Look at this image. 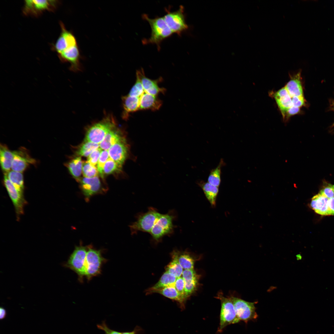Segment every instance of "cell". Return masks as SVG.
I'll list each match as a JSON object with an SVG mask.
<instances>
[{
  "mask_svg": "<svg viewBox=\"0 0 334 334\" xmlns=\"http://www.w3.org/2000/svg\"><path fill=\"white\" fill-rule=\"evenodd\" d=\"M273 96L283 118L287 111L293 107L292 98L285 87L274 94Z\"/></svg>",
  "mask_w": 334,
  "mask_h": 334,
  "instance_id": "ac0fdd59",
  "label": "cell"
},
{
  "mask_svg": "<svg viewBox=\"0 0 334 334\" xmlns=\"http://www.w3.org/2000/svg\"><path fill=\"white\" fill-rule=\"evenodd\" d=\"M182 275L184 280L194 279H199L200 277V276L197 274L194 269L184 270Z\"/></svg>",
  "mask_w": 334,
  "mask_h": 334,
  "instance_id": "b9f144b4",
  "label": "cell"
},
{
  "mask_svg": "<svg viewBox=\"0 0 334 334\" xmlns=\"http://www.w3.org/2000/svg\"><path fill=\"white\" fill-rule=\"evenodd\" d=\"M147 293L148 294L154 293H159L166 297L178 302L182 309L185 308V303L186 301L179 293L174 286H169L152 290L147 291Z\"/></svg>",
  "mask_w": 334,
  "mask_h": 334,
  "instance_id": "7402d4cb",
  "label": "cell"
},
{
  "mask_svg": "<svg viewBox=\"0 0 334 334\" xmlns=\"http://www.w3.org/2000/svg\"><path fill=\"white\" fill-rule=\"evenodd\" d=\"M14 157L13 152L9 149L5 144H1L0 147V161L2 169L4 174L11 169Z\"/></svg>",
  "mask_w": 334,
  "mask_h": 334,
  "instance_id": "cb8c5ba5",
  "label": "cell"
},
{
  "mask_svg": "<svg viewBox=\"0 0 334 334\" xmlns=\"http://www.w3.org/2000/svg\"><path fill=\"white\" fill-rule=\"evenodd\" d=\"M100 147L99 144L85 140L76 152L79 156L88 157L94 150Z\"/></svg>",
  "mask_w": 334,
  "mask_h": 334,
  "instance_id": "1f68e13d",
  "label": "cell"
},
{
  "mask_svg": "<svg viewBox=\"0 0 334 334\" xmlns=\"http://www.w3.org/2000/svg\"><path fill=\"white\" fill-rule=\"evenodd\" d=\"M60 23L61 32L54 47L58 54L68 47L77 45L76 39L72 32L66 29L62 22Z\"/></svg>",
  "mask_w": 334,
  "mask_h": 334,
  "instance_id": "5bb4252c",
  "label": "cell"
},
{
  "mask_svg": "<svg viewBox=\"0 0 334 334\" xmlns=\"http://www.w3.org/2000/svg\"><path fill=\"white\" fill-rule=\"evenodd\" d=\"M177 278L169 272L165 271L162 275L159 281L147 291H150L161 289L169 286H174Z\"/></svg>",
  "mask_w": 334,
  "mask_h": 334,
  "instance_id": "f1b7e54d",
  "label": "cell"
},
{
  "mask_svg": "<svg viewBox=\"0 0 334 334\" xmlns=\"http://www.w3.org/2000/svg\"><path fill=\"white\" fill-rule=\"evenodd\" d=\"M162 104V101L157 96L144 92L140 97L139 110H158Z\"/></svg>",
  "mask_w": 334,
  "mask_h": 334,
  "instance_id": "d6986e66",
  "label": "cell"
},
{
  "mask_svg": "<svg viewBox=\"0 0 334 334\" xmlns=\"http://www.w3.org/2000/svg\"><path fill=\"white\" fill-rule=\"evenodd\" d=\"M216 298L219 299L221 302L220 323L217 330L218 332L221 333L227 326L237 323L240 321L229 297H225L222 293L219 292Z\"/></svg>",
  "mask_w": 334,
  "mask_h": 334,
  "instance_id": "8992f818",
  "label": "cell"
},
{
  "mask_svg": "<svg viewBox=\"0 0 334 334\" xmlns=\"http://www.w3.org/2000/svg\"><path fill=\"white\" fill-rule=\"evenodd\" d=\"M142 18L149 23L151 29L150 37L148 39H143L142 41L143 44H155L158 50H160L161 42L171 36L173 33L172 32L166 24L163 17H158L152 19L150 18L146 14H143Z\"/></svg>",
  "mask_w": 334,
  "mask_h": 334,
  "instance_id": "6da1fadb",
  "label": "cell"
},
{
  "mask_svg": "<svg viewBox=\"0 0 334 334\" xmlns=\"http://www.w3.org/2000/svg\"><path fill=\"white\" fill-rule=\"evenodd\" d=\"M198 184L203 190L205 196L210 203L211 206L214 208L216 205V199L219 192L218 187L213 186L208 182L201 181Z\"/></svg>",
  "mask_w": 334,
  "mask_h": 334,
  "instance_id": "484cf974",
  "label": "cell"
},
{
  "mask_svg": "<svg viewBox=\"0 0 334 334\" xmlns=\"http://www.w3.org/2000/svg\"><path fill=\"white\" fill-rule=\"evenodd\" d=\"M82 173L84 177L92 178L98 176L99 172L97 167L87 161L83 164Z\"/></svg>",
  "mask_w": 334,
  "mask_h": 334,
  "instance_id": "8d00e7d4",
  "label": "cell"
},
{
  "mask_svg": "<svg viewBox=\"0 0 334 334\" xmlns=\"http://www.w3.org/2000/svg\"><path fill=\"white\" fill-rule=\"evenodd\" d=\"M108 150L109 157L122 166L128 152V148L125 139L115 143Z\"/></svg>",
  "mask_w": 334,
  "mask_h": 334,
  "instance_id": "e0dca14e",
  "label": "cell"
},
{
  "mask_svg": "<svg viewBox=\"0 0 334 334\" xmlns=\"http://www.w3.org/2000/svg\"><path fill=\"white\" fill-rule=\"evenodd\" d=\"M333 187L334 191V185H333Z\"/></svg>",
  "mask_w": 334,
  "mask_h": 334,
  "instance_id": "7dc6e473",
  "label": "cell"
},
{
  "mask_svg": "<svg viewBox=\"0 0 334 334\" xmlns=\"http://www.w3.org/2000/svg\"><path fill=\"white\" fill-rule=\"evenodd\" d=\"M59 2L54 0H26L23 9L24 14L37 17L46 11H54Z\"/></svg>",
  "mask_w": 334,
  "mask_h": 334,
  "instance_id": "ba28073f",
  "label": "cell"
},
{
  "mask_svg": "<svg viewBox=\"0 0 334 334\" xmlns=\"http://www.w3.org/2000/svg\"><path fill=\"white\" fill-rule=\"evenodd\" d=\"M117 126L109 131L100 143V148L103 150H108L113 145L124 138Z\"/></svg>",
  "mask_w": 334,
  "mask_h": 334,
  "instance_id": "603a6c76",
  "label": "cell"
},
{
  "mask_svg": "<svg viewBox=\"0 0 334 334\" xmlns=\"http://www.w3.org/2000/svg\"><path fill=\"white\" fill-rule=\"evenodd\" d=\"M106 259L102 255L101 250H96L88 246L86 260V271L85 277L88 280L101 273L102 265Z\"/></svg>",
  "mask_w": 334,
  "mask_h": 334,
  "instance_id": "52a82bcc",
  "label": "cell"
},
{
  "mask_svg": "<svg viewBox=\"0 0 334 334\" xmlns=\"http://www.w3.org/2000/svg\"><path fill=\"white\" fill-rule=\"evenodd\" d=\"M328 205L329 215L334 216V197L329 199Z\"/></svg>",
  "mask_w": 334,
  "mask_h": 334,
  "instance_id": "ee69618b",
  "label": "cell"
},
{
  "mask_svg": "<svg viewBox=\"0 0 334 334\" xmlns=\"http://www.w3.org/2000/svg\"><path fill=\"white\" fill-rule=\"evenodd\" d=\"M102 150L100 147L96 149L88 157L87 161L96 166L97 165Z\"/></svg>",
  "mask_w": 334,
  "mask_h": 334,
  "instance_id": "60d3db41",
  "label": "cell"
},
{
  "mask_svg": "<svg viewBox=\"0 0 334 334\" xmlns=\"http://www.w3.org/2000/svg\"><path fill=\"white\" fill-rule=\"evenodd\" d=\"M58 55L62 62L70 63L71 70L76 71L80 70L81 56L78 45L68 47Z\"/></svg>",
  "mask_w": 334,
  "mask_h": 334,
  "instance_id": "4fadbf2b",
  "label": "cell"
},
{
  "mask_svg": "<svg viewBox=\"0 0 334 334\" xmlns=\"http://www.w3.org/2000/svg\"><path fill=\"white\" fill-rule=\"evenodd\" d=\"M83 164L80 156L77 157L71 161L68 164L67 167L73 178L77 181L81 180L80 177L82 173Z\"/></svg>",
  "mask_w": 334,
  "mask_h": 334,
  "instance_id": "83f0119b",
  "label": "cell"
},
{
  "mask_svg": "<svg viewBox=\"0 0 334 334\" xmlns=\"http://www.w3.org/2000/svg\"><path fill=\"white\" fill-rule=\"evenodd\" d=\"M328 199L319 193L312 198L310 206L316 213L319 214L323 216L329 215L328 205Z\"/></svg>",
  "mask_w": 334,
  "mask_h": 334,
  "instance_id": "44dd1931",
  "label": "cell"
},
{
  "mask_svg": "<svg viewBox=\"0 0 334 334\" xmlns=\"http://www.w3.org/2000/svg\"><path fill=\"white\" fill-rule=\"evenodd\" d=\"M144 92L140 77L136 73L135 82L127 95L131 96L140 98Z\"/></svg>",
  "mask_w": 334,
  "mask_h": 334,
  "instance_id": "d6a6232c",
  "label": "cell"
},
{
  "mask_svg": "<svg viewBox=\"0 0 334 334\" xmlns=\"http://www.w3.org/2000/svg\"><path fill=\"white\" fill-rule=\"evenodd\" d=\"M178 261L184 270L194 269V259L189 254H183L178 256Z\"/></svg>",
  "mask_w": 334,
  "mask_h": 334,
  "instance_id": "836d02e7",
  "label": "cell"
},
{
  "mask_svg": "<svg viewBox=\"0 0 334 334\" xmlns=\"http://www.w3.org/2000/svg\"><path fill=\"white\" fill-rule=\"evenodd\" d=\"M116 124L113 115H107L101 121L88 128L85 140L100 144L107 133L117 126Z\"/></svg>",
  "mask_w": 334,
  "mask_h": 334,
  "instance_id": "7a4b0ae2",
  "label": "cell"
},
{
  "mask_svg": "<svg viewBox=\"0 0 334 334\" xmlns=\"http://www.w3.org/2000/svg\"><path fill=\"white\" fill-rule=\"evenodd\" d=\"M224 164L223 160L221 159L217 166L210 171L208 177V182L213 186L219 187L221 180V169Z\"/></svg>",
  "mask_w": 334,
  "mask_h": 334,
  "instance_id": "4dcf8cb0",
  "label": "cell"
},
{
  "mask_svg": "<svg viewBox=\"0 0 334 334\" xmlns=\"http://www.w3.org/2000/svg\"><path fill=\"white\" fill-rule=\"evenodd\" d=\"M3 182L5 187L14 207L17 221L24 213V208L27 202L24 194L19 192L4 174Z\"/></svg>",
  "mask_w": 334,
  "mask_h": 334,
  "instance_id": "8fae6325",
  "label": "cell"
},
{
  "mask_svg": "<svg viewBox=\"0 0 334 334\" xmlns=\"http://www.w3.org/2000/svg\"><path fill=\"white\" fill-rule=\"evenodd\" d=\"M171 261L166 266V271L174 276L177 278L182 274L183 269L178 260V253L176 251L172 253Z\"/></svg>",
  "mask_w": 334,
  "mask_h": 334,
  "instance_id": "4316f807",
  "label": "cell"
},
{
  "mask_svg": "<svg viewBox=\"0 0 334 334\" xmlns=\"http://www.w3.org/2000/svg\"><path fill=\"white\" fill-rule=\"evenodd\" d=\"M122 166L109 157L104 168V173L109 174L121 170Z\"/></svg>",
  "mask_w": 334,
  "mask_h": 334,
  "instance_id": "d590c367",
  "label": "cell"
},
{
  "mask_svg": "<svg viewBox=\"0 0 334 334\" xmlns=\"http://www.w3.org/2000/svg\"><path fill=\"white\" fill-rule=\"evenodd\" d=\"M14 157L11 170L22 173L31 164H34L36 161L30 155L27 150L23 147L13 151Z\"/></svg>",
  "mask_w": 334,
  "mask_h": 334,
  "instance_id": "7c38bea8",
  "label": "cell"
},
{
  "mask_svg": "<svg viewBox=\"0 0 334 334\" xmlns=\"http://www.w3.org/2000/svg\"><path fill=\"white\" fill-rule=\"evenodd\" d=\"M319 193L328 199L334 197V191L333 185L328 183H324Z\"/></svg>",
  "mask_w": 334,
  "mask_h": 334,
  "instance_id": "f35d334b",
  "label": "cell"
},
{
  "mask_svg": "<svg viewBox=\"0 0 334 334\" xmlns=\"http://www.w3.org/2000/svg\"><path fill=\"white\" fill-rule=\"evenodd\" d=\"M6 310L3 307H1L0 308V319H1L5 318L6 315Z\"/></svg>",
  "mask_w": 334,
  "mask_h": 334,
  "instance_id": "f6af8a7d",
  "label": "cell"
},
{
  "mask_svg": "<svg viewBox=\"0 0 334 334\" xmlns=\"http://www.w3.org/2000/svg\"><path fill=\"white\" fill-rule=\"evenodd\" d=\"M199 279H194L184 280V293L186 299L197 289Z\"/></svg>",
  "mask_w": 334,
  "mask_h": 334,
  "instance_id": "e575fe53",
  "label": "cell"
},
{
  "mask_svg": "<svg viewBox=\"0 0 334 334\" xmlns=\"http://www.w3.org/2000/svg\"><path fill=\"white\" fill-rule=\"evenodd\" d=\"M184 9L183 6L182 5L178 10L174 11H170V10L166 9V14L163 17L173 33H176L179 36H180L182 32L188 28L186 22Z\"/></svg>",
  "mask_w": 334,
  "mask_h": 334,
  "instance_id": "9c48e42d",
  "label": "cell"
},
{
  "mask_svg": "<svg viewBox=\"0 0 334 334\" xmlns=\"http://www.w3.org/2000/svg\"><path fill=\"white\" fill-rule=\"evenodd\" d=\"M79 182L82 193L86 200L100 193L101 190V183L98 176L92 178L84 177Z\"/></svg>",
  "mask_w": 334,
  "mask_h": 334,
  "instance_id": "9a60e30c",
  "label": "cell"
},
{
  "mask_svg": "<svg viewBox=\"0 0 334 334\" xmlns=\"http://www.w3.org/2000/svg\"><path fill=\"white\" fill-rule=\"evenodd\" d=\"M291 97L303 96V91L300 80V72L291 76L290 80L285 86Z\"/></svg>",
  "mask_w": 334,
  "mask_h": 334,
  "instance_id": "d4e9b609",
  "label": "cell"
},
{
  "mask_svg": "<svg viewBox=\"0 0 334 334\" xmlns=\"http://www.w3.org/2000/svg\"><path fill=\"white\" fill-rule=\"evenodd\" d=\"M161 215L156 208L152 207L146 212L139 213L136 216V221L130 225L131 234L139 231L150 233Z\"/></svg>",
  "mask_w": 334,
  "mask_h": 334,
  "instance_id": "5b68a950",
  "label": "cell"
},
{
  "mask_svg": "<svg viewBox=\"0 0 334 334\" xmlns=\"http://www.w3.org/2000/svg\"><path fill=\"white\" fill-rule=\"evenodd\" d=\"M88 246L82 245L76 246L67 262L63 264L64 267L69 268L77 274L80 282L83 281L84 277L85 276L86 260Z\"/></svg>",
  "mask_w": 334,
  "mask_h": 334,
  "instance_id": "3957f363",
  "label": "cell"
},
{
  "mask_svg": "<svg viewBox=\"0 0 334 334\" xmlns=\"http://www.w3.org/2000/svg\"><path fill=\"white\" fill-rule=\"evenodd\" d=\"M185 281L182 277L177 278L175 284V287L183 299L186 301L184 293Z\"/></svg>",
  "mask_w": 334,
  "mask_h": 334,
  "instance_id": "ab89813d",
  "label": "cell"
},
{
  "mask_svg": "<svg viewBox=\"0 0 334 334\" xmlns=\"http://www.w3.org/2000/svg\"><path fill=\"white\" fill-rule=\"evenodd\" d=\"M229 298L240 321L247 323L250 320L257 319L258 315L255 311V302H247L233 296Z\"/></svg>",
  "mask_w": 334,
  "mask_h": 334,
  "instance_id": "30bf717a",
  "label": "cell"
},
{
  "mask_svg": "<svg viewBox=\"0 0 334 334\" xmlns=\"http://www.w3.org/2000/svg\"><path fill=\"white\" fill-rule=\"evenodd\" d=\"M139 75L144 92L148 93L155 96H157L160 93L164 94L166 91L165 88H161L158 83L162 79L161 78L153 80L146 77L143 69L138 70L136 71Z\"/></svg>",
  "mask_w": 334,
  "mask_h": 334,
  "instance_id": "2e32d148",
  "label": "cell"
},
{
  "mask_svg": "<svg viewBox=\"0 0 334 334\" xmlns=\"http://www.w3.org/2000/svg\"><path fill=\"white\" fill-rule=\"evenodd\" d=\"M176 216L173 210L169 211L165 214H161L150 233L153 240L158 242L164 237L173 233L174 228L173 221Z\"/></svg>",
  "mask_w": 334,
  "mask_h": 334,
  "instance_id": "277c9868",
  "label": "cell"
},
{
  "mask_svg": "<svg viewBox=\"0 0 334 334\" xmlns=\"http://www.w3.org/2000/svg\"><path fill=\"white\" fill-rule=\"evenodd\" d=\"M292 102L293 107L300 108L304 104L305 101L303 96L292 97Z\"/></svg>",
  "mask_w": 334,
  "mask_h": 334,
  "instance_id": "7bdbcfd3",
  "label": "cell"
},
{
  "mask_svg": "<svg viewBox=\"0 0 334 334\" xmlns=\"http://www.w3.org/2000/svg\"><path fill=\"white\" fill-rule=\"evenodd\" d=\"M108 150H103L101 151L97 165V168L101 177H104V168L105 164L109 158Z\"/></svg>",
  "mask_w": 334,
  "mask_h": 334,
  "instance_id": "74e56055",
  "label": "cell"
},
{
  "mask_svg": "<svg viewBox=\"0 0 334 334\" xmlns=\"http://www.w3.org/2000/svg\"><path fill=\"white\" fill-rule=\"evenodd\" d=\"M123 111L122 117L127 119L131 113L139 110L140 98L127 95L122 97Z\"/></svg>",
  "mask_w": 334,
  "mask_h": 334,
  "instance_id": "ffe728a7",
  "label": "cell"
},
{
  "mask_svg": "<svg viewBox=\"0 0 334 334\" xmlns=\"http://www.w3.org/2000/svg\"><path fill=\"white\" fill-rule=\"evenodd\" d=\"M4 174L6 175L16 188L19 192L24 194V186L22 173L11 170Z\"/></svg>",
  "mask_w": 334,
  "mask_h": 334,
  "instance_id": "f546056e",
  "label": "cell"
},
{
  "mask_svg": "<svg viewBox=\"0 0 334 334\" xmlns=\"http://www.w3.org/2000/svg\"><path fill=\"white\" fill-rule=\"evenodd\" d=\"M121 334H136L135 331H133L130 332H121Z\"/></svg>",
  "mask_w": 334,
  "mask_h": 334,
  "instance_id": "bcb514c9",
  "label": "cell"
}]
</instances>
